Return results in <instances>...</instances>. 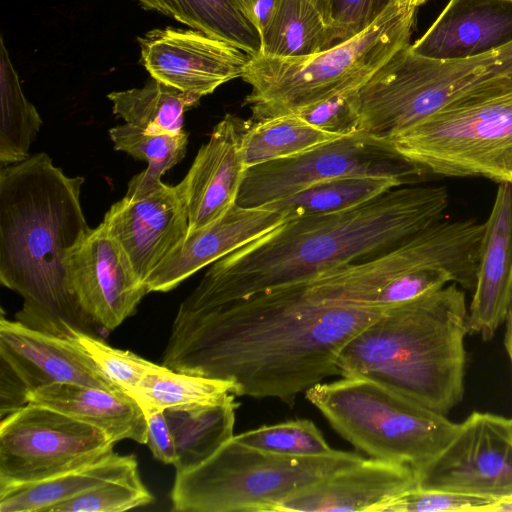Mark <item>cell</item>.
Masks as SVG:
<instances>
[{"mask_svg":"<svg viewBox=\"0 0 512 512\" xmlns=\"http://www.w3.org/2000/svg\"><path fill=\"white\" fill-rule=\"evenodd\" d=\"M0 359L13 369L29 392L52 384L120 390L75 340L30 328L18 320H8L3 313Z\"/></svg>","mask_w":512,"mask_h":512,"instance_id":"e0dca14e","label":"cell"},{"mask_svg":"<svg viewBox=\"0 0 512 512\" xmlns=\"http://www.w3.org/2000/svg\"><path fill=\"white\" fill-rule=\"evenodd\" d=\"M286 220L265 207L233 205L221 218L189 232L185 240L151 273L148 293L168 292L198 270L274 230Z\"/></svg>","mask_w":512,"mask_h":512,"instance_id":"ffe728a7","label":"cell"},{"mask_svg":"<svg viewBox=\"0 0 512 512\" xmlns=\"http://www.w3.org/2000/svg\"><path fill=\"white\" fill-rule=\"evenodd\" d=\"M114 149L138 160H145L144 173L161 179L162 175L178 164L185 156L188 133H152L129 125H119L109 130Z\"/></svg>","mask_w":512,"mask_h":512,"instance_id":"836d02e7","label":"cell"},{"mask_svg":"<svg viewBox=\"0 0 512 512\" xmlns=\"http://www.w3.org/2000/svg\"><path fill=\"white\" fill-rule=\"evenodd\" d=\"M331 0H279L260 35V55L299 57L334 45Z\"/></svg>","mask_w":512,"mask_h":512,"instance_id":"d4e9b609","label":"cell"},{"mask_svg":"<svg viewBox=\"0 0 512 512\" xmlns=\"http://www.w3.org/2000/svg\"><path fill=\"white\" fill-rule=\"evenodd\" d=\"M147 418V442L153 457L164 464L175 462V445L164 410L143 408Z\"/></svg>","mask_w":512,"mask_h":512,"instance_id":"ab89813d","label":"cell"},{"mask_svg":"<svg viewBox=\"0 0 512 512\" xmlns=\"http://www.w3.org/2000/svg\"><path fill=\"white\" fill-rule=\"evenodd\" d=\"M448 205L444 186L409 184L352 209L286 220L211 264L179 309L307 283L390 249L442 220Z\"/></svg>","mask_w":512,"mask_h":512,"instance_id":"7a4b0ae2","label":"cell"},{"mask_svg":"<svg viewBox=\"0 0 512 512\" xmlns=\"http://www.w3.org/2000/svg\"><path fill=\"white\" fill-rule=\"evenodd\" d=\"M153 500L137 471L59 503L48 512H122Z\"/></svg>","mask_w":512,"mask_h":512,"instance_id":"e575fe53","label":"cell"},{"mask_svg":"<svg viewBox=\"0 0 512 512\" xmlns=\"http://www.w3.org/2000/svg\"><path fill=\"white\" fill-rule=\"evenodd\" d=\"M497 500L478 495L415 487L381 504L376 512L489 511Z\"/></svg>","mask_w":512,"mask_h":512,"instance_id":"8d00e7d4","label":"cell"},{"mask_svg":"<svg viewBox=\"0 0 512 512\" xmlns=\"http://www.w3.org/2000/svg\"><path fill=\"white\" fill-rule=\"evenodd\" d=\"M160 12L191 29L225 41L250 57L259 54L260 35L232 0H156Z\"/></svg>","mask_w":512,"mask_h":512,"instance_id":"4dcf8cb0","label":"cell"},{"mask_svg":"<svg viewBox=\"0 0 512 512\" xmlns=\"http://www.w3.org/2000/svg\"><path fill=\"white\" fill-rule=\"evenodd\" d=\"M415 487L412 466L364 458L290 495L272 512H376L381 504Z\"/></svg>","mask_w":512,"mask_h":512,"instance_id":"d6986e66","label":"cell"},{"mask_svg":"<svg viewBox=\"0 0 512 512\" xmlns=\"http://www.w3.org/2000/svg\"><path fill=\"white\" fill-rule=\"evenodd\" d=\"M389 141L423 173L512 183V90L454 101Z\"/></svg>","mask_w":512,"mask_h":512,"instance_id":"30bf717a","label":"cell"},{"mask_svg":"<svg viewBox=\"0 0 512 512\" xmlns=\"http://www.w3.org/2000/svg\"><path fill=\"white\" fill-rule=\"evenodd\" d=\"M0 47V164L3 167L30 156L29 148L40 130L42 120L21 89L3 38Z\"/></svg>","mask_w":512,"mask_h":512,"instance_id":"f546056e","label":"cell"},{"mask_svg":"<svg viewBox=\"0 0 512 512\" xmlns=\"http://www.w3.org/2000/svg\"><path fill=\"white\" fill-rule=\"evenodd\" d=\"M44 152L1 167L0 281L23 298L16 320L59 337L95 335L70 283L71 251L90 230L80 192Z\"/></svg>","mask_w":512,"mask_h":512,"instance_id":"3957f363","label":"cell"},{"mask_svg":"<svg viewBox=\"0 0 512 512\" xmlns=\"http://www.w3.org/2000/svg\"><path fill=\"white\" fill-rule=\"evenodd\" d=\"M484 223L440 220L369 259L304 283L319 301L388 308L453 282L474 290Z\"/></svg>","mask_w":512,"mask_h":512,"instance_id":"5b68a950","label":"cell"},{"mask_svg":"<svg viewBox=\"0 0 512 512\" xmlns=\"http://www.w3.org/2000/svg\"><path fill=\"white\" fill-rule=\"evenodd\" d=\"M467 333L465 294L452 282L384 309L345 344L337 366L446 415L463 398Z\"/></svg>","mask_w":512,"mask_h":512,"instance_id":"277c9868","label":"cell"},{"mask_svg":"<svg viewBox=\"0 0 512 512\" xmlns=\"http://www.w3.org/2000/svg\"><path fill=\"white\" fill-rule=\"evenodd\" d=\"M417 7L390 1L356 36L299 57L251 56L241 78L251 86L245 104L260 120L360 88L397 52L410 45Z\"/></svg>","mask_w":512,"mask_h":512,"instance_id":"8992f818","label":"cell"},{"mask_svg":"<svg viewBox=\"0 0 512 512\" xmlns=\"http://www.w3.org/2000/svg\"><path fill=\"white\" fill-rule=\"evenodd\" d=\"M233 438L245 446L286 457H317L336 452L328 445L316 425L308 419L263 425L234 435Z\"/></svg>","mask_w":512,"mask_h":512,"instance_id":"d6a6232c","label":"cell"},{"mask_svg":"<svg viewBox=\"0 0 512 512\" xmlns=\"http://www.w3.org/2000/svg\"><path fill=\"white\" fill-rule=\"evenodd\" d=\"M231 395H235L231 381L177 372L161 365L143 378L135 399L142 408L165 410L215 404Z\"/></svg>","mask_w":512,"mask_h":512,"instance_id":"1f68e13d","label":"cell"},{"mask_svg":"<svg viewBox=\"0 0 512 512\" xmlns=\"http://www.w3.org/2000/svg\"><path fill=\"white\" fill-rule=\"evenodd\" d=\"M305 397L358 450L414 469L436 456L459 427L445 415L366 378L320 382Z\"/></svg>","mask_w":512,"mask_h":512,"instance_id":"ba28073f","label":"cell"},{"mask_svg":"<svg viewBox=\"0 0 512 512\" xmlns=\"http://www.w3.org/2000/svg\"><path fill=\"white\" fill-rule=\"evenodd\" d=\"M512 90V42L470 57L432 59L410 45L359 90L362 127L390 140L444 106L480 93Z\"/></svg>","mask_w":512,"mask_h":512,"instance_id":"52a82bcc","label":"cell"},{"mask_svg":"<svg viewBox=\"0 0 512 512\" xmlns=\"http://www.w3.org/2000/svg\"><path fill=\"white\" fill-rule=\"evenodd\" d=\"M391 0H331L334 44L346 41L370 26Z\"/></svg>","mask_w":512,"mask_h":512,"instance_id":"f35d334b","label":"cell"},{"mask_svg":"<svg viewBox=\"0 0 512 512\" xmlns=\"http://www.w3.org/2000/svg\"><path fill=\"white\" fill-rule=\"evenodd\" d=\"M490 512H512V495L498 499L489 509Z\"/></svg>","mask_w":512,"mask_h":512,"instance_id":"ee69618b","label":"cell"},{"mask_svg":"<svg viewBox=\"0 0 512 512\" xmlns=\"http://www.w3.org/2000/svg\"><path fill=\"white\" fill-rule=\"evenodd\" d=\"M508 425H509V429H510V432L512 435V419H508Z\"/></svg>","mask_w":512,"mask_h":512,"instance_id":"7dc6e473","label":"cell"},{"mask_svg":"<svg viewBox=\"0 0 512 512\" xmlns=\"http://www.w3.org/2000/svg\"><path fill=\"white\" fill-rule=\"evenodd\" d=\"M359 88L336 94L294 112L313 126L338 136L359 131Z\"/></svg>","mask_w":512,"mask_h":512,"instance_id":"74e56055","label":"cell"},{"mask_svg":"<svg viewBox=\"0 0 512 512\" xmlns=\"http://www.w3.org/2000/svg\"><path fill=\"white\" fill-rule=\"evenodd\" d=\"M69 275L81 309L106 331L133 315L148 294L124 250L102 222L90 228L71 251Z\"/></svg>","mask_w":512,"mask_h":512,"instance_id":"2e32d148","label":"cell"},{"mask_svg":"<svg viewBox=\"0 0 512 512\" xmlns=\"http://www.w3.org/2000/svg\"><path fill=\"white\" fill-rule=\"evenodd\" d=\"M73 340L89 353L100 370L116 387L134 399L143 378L161 366L131 351L114 348L96 335L76 331Z\"/></svg>","mask_w":512,"mask_h":512,"instance_id":"d590c367","label":"cell"},{"mask_svg":"<svg viewBox=\"0 0 512 512\" xmlns=\"http://www.w3.org/2000/svg\"><path fill=\"white\" fill-rule=\"evenodd\" d=\"M107 98L117 117L152 133L183 131L185 111L200 100L153 78L141 88L111 92Z\"/></svg>","mask_w":512,"mask_h":512,"instance_id":"f1b7e54d","label":"cell"},{"mask_svg":"<svg viewBox=\"0 0 512 512\" xmlns=\"http://www.w3.org/2000/svg\"><path fill=\"white\" fill-rule=\"evenodd\" d=\"M396 4L401 6H415L418 7L425 3V0H393Z\"/></svg>","mask_w":512,"mask_h":512,"instance_id":"bcb514c9","label":"cell"},{"mask_svg":"<svg viewBox=\"0 0 512 512\" xmlns=\"http://www.w3.org/2000/svg\"><path fill=\"white\" fill-rule=\"evenodd\" d=\"M101 430L51 408L28 403L1 418L0 489L35 483L114 452Z\"/></svg>","mask_w":512,"mask_h":512,"instance_id":"7c38bea8","label":"cell"},{"mask_svg":"<svg viewBox=\"0 0 512 512\" xmlns=\"http://www.w3.org/2000/svg\"><path fill=\"white\" fill-rule=\"evenodd\" d=\"M343 136L323 131L296 113L246 122L241 149L247 168L294 157Z\"/></svg>","mask_w":512,"mask_h":512,"instance_id":"4316f807","label":"cell"},{"mask_svg":"<svg viewBox=\"0 0 512 512\" xmlns=\"http://www.w3.org/2000/svg\"><path fill=\"white\" fill-rule=\"evenodd\" d=\"M240 14L261 35L269 25L279 0H232Z\"/></svg>","mask_w":512,"mask_h":512,"instance_id":"b9f144b4","label":"cell"},{"mask_svg":"<svg viewBox=\"0 0 512 512\" xmlns=\"http://www.w3.org/2000/svg\"><path fill=\"white\" fill-rule=\"evenodd\" d=\"M245 124L227 114L179 183L188 210V233L215 222L236 204L247 170L241 149Z\"/></svg>","mask_w":512,"mask_h":512,"instance_id":"ac0fdd59","label":"cell"},{"mask_svg":"<svg viewBox=\"0 0 512 512\" xmlns=\"http://www.w3.org/2000/svg\"><path fill=\"white\" fill-rule=\"evenodd\" d=\"M238 406L231 395L215 404L164 410L175 445L176 473L199 466L234 436Z\"/></svg>","mask_w":512,"mask_h":512,"instance_id":"484cf974","label":"cell"},{"mask_svg":"<svg viewBox=\"0 0 512 512\" xmlns=\"http://www.w3.org/2000/svg\"><path fill=\"white\" fill-rule=\"evenodd\" d=\"M145 284L151 273L185 240L189 230L186 202L179 184L147 176L132 177L127 192L102 221Z\"/></svg>","mask_w":512,"mask_h":512,"instance_id":"5bb4252c","label":"cell"},{"mask_svg":"<svg viewBox=\"0 0 512 512\" xmlns=\"http://www.w3.org/2000/svg\"><path fill=\"white\" fill-rule=\"evenodd\" d=\"M384 309L322 302L296 284L178 310L162 365L231 381L236 396L277 398L292 407L298 394L340 375L341 350Z\"/></svg>","mask_w":512,"mask_h":512,"instance_id":"6da1fadb","label":"cell"},{"mask_svg":"<svg viewBox=\"0 0 512 512\" xmlns=\"http://www.w3.org/2000/svg\"><path fill=\"white\" fill-rule=\"evenodd\" d=\"M512 42V0H449L413 44L411 51L432 59L475 56Z\"/></svg>","mask_w":512,"mask_h":512,"instance_id":"7402d4cb","label":"cell"},{"mask_svg":"<svg viewBox=\"0 0 512 512\" xmlns=\"http://www.w3.org/2000/svg\"><path fill=\"white\" fill-rule=\"evenodd\" d=\"M364 458L336 450L294 458L263 452L233 437L199 466L176 473L170 493L178 512H272L290 495Z\"/></svg>","mask_w":512,"mask_h":512,"instance_id":"9c48e42d","label":"cell"},{"mask_svg":"<svg viewBox=\"0 0 512 512\" xmlns=\"http://www.w3.org/2000/svg\"><path fill=\"white\" fill-rule=\"evenodd\" d=\"M139 44L151 78L199 99L241 77L250 59L230 43L194 29H155Z\"/></svg>","mask_w":512,"mask_h":512,"instance_id":"9a60e30c","label":"cell"},{"mask_svg":"<svg viewBox=\"0 0 512 512\" xmlns=\"http://www.w3.org/2000/svg\"><path fill=\"white\" fill-rule=\"evenodd\" d=\"M28 403L42 405L101 430L115 443L147 442V418L140 403L121 390L80 384H52L28 394Z\"/></svg>","mask_w":512,"mask_h":512,"instance_id":"603a6c76","label":"cell"},{"mask_svg":"<svg viewBox=\"0 0 512 512\" xmlns=\"http://www.w3.org/2000/svg\"><path fill=\"white\" fill-rule=\"evenodd\" d=\"M417 487L501 499L512 495V435L508 419L473 412L449 443L414 469Z\"/></svg>","mask_w":512,"mask_h":512,"instance_id":"4fadbf2b","label":"cell"},{"mask_svg":"<svg viewBox=\"0 0 512 512\" xmlns=\"http://www.w3.org/2000/svg\"><path fill=\"white\" fill-rule=\"evenodd\" d=\"M506 333H505V347L512 365V292L510 302L505 317Z\"/></svg>","mask_w":512,"mask_h":512,"instance_id":"7bdbcfd3","label":"cell"},{"mask_svg":"<svg viewBox=\"0 0 512 512\" xmlns=\"http://www.w3.org/2000/svg\"><path fill=\"white\" fill-rule=\"evenodd\" d=\"M512 292V183L501 182L482 236L469 333L491 340L505 321Z\"/></svg>","mask_w":512,"mask_h":512,"instance_id":"44dd1931","label":"cell"},{"mask_svg":"<svg viewBox=\"0 0 512 512\" xmlns=\"http://www.w3.org/2000/svg\"><path fill=\"white\" fill-rule=\"evenodd\" d=\"M403 185L407 184L393 177H338L317 183L293 196L263 207L279 212L285 220L330 214L352 209Z\"/></svg>","mask_w":512,"mask_h":512,"instance_id":"83f0119b","label":"cell"},{"mask_svg":"<svg viewBox=\"0 0 512 512\" xmlns=\"http://www.w3.org/2000/svg\"><path fill=\"white\" fill-rule=\"evenodd\" d=\"M422 173L390 141L358 131L297 156L247 168L236 204L263 207L338 177H393L409 185Z\"/></svg>","mask_w":512,"mask_h":512,"instance_id":"8fae6325","label":"cell"},{"mask_svg":"<svg viewBox=\"0 0 512 512\" xmlns=\"http://www.w3.org/2000/svg\"><path fill=\"white\" fill-rule=\"evenodd\" d=\"M0 414L1 418L28 404L29 390L13 369L0 359Z\"/></svg>","mask_w":512,"mask_h":512,"instance_id":"60d3db41","label":"cell"},{"mask_svg":"<svg viewBox=\"0 0 512 512\" xmlns=\"http://www.w3.org/2000/svg\"><path fill=\"white\" fill-rule=\"evenodd\" d=\"M138 471L133 455L112 453L91 464L28 484L0 489V512H48L64 501Z\"/></svg>","mask_w":512,"mask_h":512,"instance_id":"cb8c5ba5","label":"cell"},{"mask_svg":"<svg viewBox=\"0 0 512 512\" xmlns=\"http://www.w3.org/2000/svg\"><path fill=\"white\" fill-rule=\"evenodd\" d=\"M138 1L144 8L156 10L160 12V6L156 0H135Z\"/></svg>","mask_w":512,"mask_h":512,"instance_id":"f6af8a7d","label":"cell"}]
</instances>
